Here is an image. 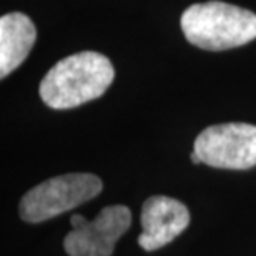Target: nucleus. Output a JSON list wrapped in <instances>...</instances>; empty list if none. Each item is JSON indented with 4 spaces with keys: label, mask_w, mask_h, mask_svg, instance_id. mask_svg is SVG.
<instances>
[{
    "label": "nucleus",
    "mask_w": 256,
    "mask_h": 256,
    "mask_svg": "<svg viewBox=\"0 0 256 256\" xmlns=\"http://www.w3.org/2000/svg\"><path fill=\"white\" fill-rule=\"evenodd\" d=\"M115 78V68L105 55L80 52L60 60L40 84V98L54 110L75 108L100 98Z\"/></svg>",
    "instance_id": "obj_1"
},
{
    "label": "nucleus",
    "mask_w": 256,
    "mask_h": 256,
    "mask_svg": "<svg viewBox=\"0 0 256 256\" xmlns=\"http://www.w3.org/2000/svg\"><path fill=\"white\" fill-rule=\"evenodd\" d=\"M186 40L203 50H228L256 38V14L232 4H193L182 15Z\"/></svg>",
    "instance_id": "obj_2"
},
{
    "label": "nucleus",
    "mask_w": 256,
    "mask_h": 256,
    "mask_svg": "<svg viewBox=\"0 0 256 256\" xmlns=\"http://www.w3.org/2000/svg\"><path fill=\"white\" fill-rule=\"evenodd\" d=\"M104 183L92 173H66L40 183L20 200V218L27 223H40L70 212L102 192Z\"/></svg>",
    "instance_id": "obj_3"
},
{
    "label": "nucleus",
    "mask_w": 256,
    "mask_h": 256,
    "mask_svg": "<svg viewBox=\"0 0 256 256\" xmlns=\"http://www.w3.org/2000/svg\"><path fill=\"white\" fill-rule=\"evenodd\" d=\"M193 152L214 168L248 170L256 166V125L220 124L208 126L194 140Z\"/></svg>",
    "instance_id": "obj_4"
},
{
    "label": "nucleus",
    "mask_w": 256,
    "mask_h": 256,
    "mask_svg": "<svg viewBox=\"0 0 256 256\" xmlns=\"http://www.w3.org/2000/svg\"><path fill=\"white\" fill-rule=\"evenodd\" d=\"M132 224V212L124 204L105 206L95 220L74 228L64 240L68 256H112L118 238Z\"/></svg>",
    "instance_id": "obj_5"
},
{
    "label": "nucleus",
    "mask_w": 256,
    "mask_h": 256,
    "mask_svg": "<svg viewBox=\"0 0 256 256\" xmlns=\"http://www.w3.org/2000/svg\"><path fill=\"white\" fill-rule=\"evenodd\" d=\"M140 220L143 233L138 236V244L145 252H155L185 232L190 223V212L178 200L152 196L143 203Z\"/></svg>",
    "instance_id": "obj_6"
},
{
    "label": "nucleus",
    "mask_w": 256,
    "mask_h": 256,
    "mask_svg": "<svg viewBox=\"0 0 256 256\" xmlns=\"http://www.w3.org/2000/svg\"><path fill=\"white\" fill-rule=\"evenodd\" d=\"M35 38H37V30L25 14L12 12L2 15L0 18V76L2 78L12 74L27 58Z\"/></svg>",
    "instance_id": "obj_7"
},
{
    "label": "nucleus",
    "mask_w": 256,
    "mask_h": 256,
    "mask_svg": "<svg viewBox=\"0 0 256 256\" xmlns=\"http://www.w3.org/2000/svg\"><path fill=\"white\" fill-rule=\"evenodd\" d=\"M85 222H86V218L82 216V214H72V216H70V224L74 228L80 226V224H84Z\"/></svg>",
    "instance_id": "obj_8"
},
{
    "label": "nucleus",
    "mask_w": 256,
    "mask_h": 256,
    "mask_svg": "<svg viewBox=\"0 0 256 256\" xmlns=\"http://www.w3.org/2000/svg\"><path fill=\"white\" fill-rule=\"evenodd\" d=\"M192 162L194 163V165H198V163H202V158H200L198 155H196V153H192Z\"/></svg>",
    "instance_id": "obj_9"
}]
</instances>
